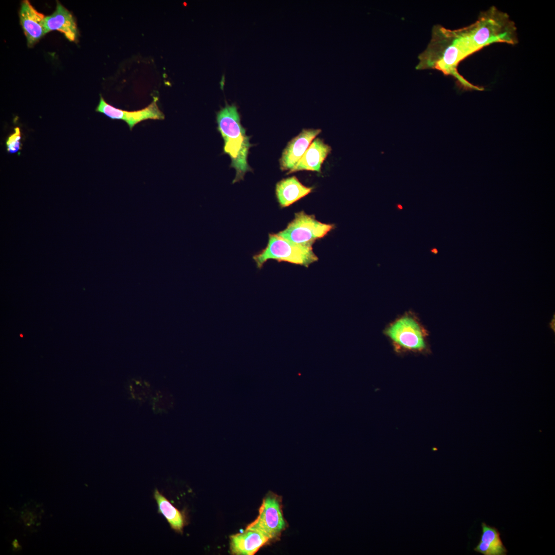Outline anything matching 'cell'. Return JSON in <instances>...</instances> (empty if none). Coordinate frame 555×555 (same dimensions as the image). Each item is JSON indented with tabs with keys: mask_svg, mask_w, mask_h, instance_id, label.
Segmentation results:
<instances>
[{
	"mask_svg": "<svg viewBox=\"0 0 555 555\" xmlns=\"http://www.w3.org/2000/svg\"><path fill=\"white\" fill-rule=\"evenodd\" d=\"M518 43L515 23L506 12L495 6L481 11L472 24L457 29L440 25L433 26L431 40L418 56L416 69H435L451 76L465 91H483L461 75L459 64L469 56L494 43L515 45Z\"/></svg>",
	"mask_w": 555,
	"mask_h": 555,
	"instance_id": "cell-1",
	"label": "cell"
},
{
	"mask_svg": "<svg viewBox=\"0 0 555 555\" xmlns=\"http://www.w3.org/2000/svg\"><path fill=\"white\" fill-rule=\"evenodd\" d=\"M217 130L223 138L224 153L231 159L230 166L235 170L232 183L243 180L246 173L252 171L248 163L250 148V136L240 123L237 108L234 104H227L216 114Z\"/></svg>",
	"mask_w": 555,
	"mask_h": 555,
	"instance_id": "cell-2",
	"label": "cell"
},
{
	"mask_svg": "<svg viewBox=\"0 0 555 555\" xmlns=\"http://www.w3.org/2000/svg\"><path fill=\"white\" fill-rule=\"evenodd\" d=\"M398 354H428V333L412 312H405L391 322L383 330Z\"/></svg>",
	"mask_w": 555,
	"mask_h": 555,
	"instance_id": "cell-3",
	"label": "cell"
},
{
	"mask_svg": "<svg viewBox=\"0 0 555 555\" xmlns=\"http://www.w3.org/2000/svg\"><path fill=\"white\" fill-rule=\"evenodd\" d=\"M253 258L258 268L269 260L286 262L308 267L318 261L312 248L293 243L278 234H269L267 246Z\"/></svg>",
	"mask_w": 555,
	"mask_h": 555,
	"instance_id": "cell-4",
	"label": "cell"
},
{
	"mask_svg": "<svg viewBox=\"0 0 555 555\" xmlns=\"http://www.w3.org/2000/svg\"><path fill=\"white\" fill-rule=\"evenodd\" d=\"M333 227L302 211L295 213L294 219L287 227L277 234L293 243L312 247L316 240L325 236Z\"/></svg>",
	"mask_w": 555,
	"mask_h": 555,
	"instance_id": "cell-5",
	"label": "cell"
},
{
	"mask_svg": "<svg viewBox=\"0 0 555 555\" xmlns=\"http://www.w3.org/2000/svg\"><path fill=\"white\" fill-rule=\"evenodd\" d=\"M286 526L281 498L269 493L263 501L257 518L247 528L259 530L271 540L279 536Z\"/></svg>",
	"mask_w": 555,
	"mask_h": 555,
	"instance_id": "cell-6",
	"label": "cell"
},
{
	"mask_svg": "<svg viewBox=\"0 0 555 555\" xmlns=\"http://www.w3.org/2000/svg\"><path fill=\"white\" fill-rule=\"evenodd\" d=\"M157 101L158 98L154 97L152 103L145 108L138 110L127 111L107 103L100 95V101L96 111L103 114L111 119L124 121L132 131L137 124L143 121L164 119V115L159 108Z\"/></svg>",
	"mask_w": 555,
	"mask_h": 555,
	"instance_id": "cell-7",
	"label": "cell"
},
{
	"mask_svg": "<svg viewBox=\"0 0 555 555\" xmlns=\"http://www.w3.org/2000/svg\"><path fill=\"white\" fill-rule=\"evenodd\" d=\"M321 129L304 128L292 138L283 150L279 159L280 168L287 174L300 160L313 140L321 132Z\"/></svg>",
	"mask_w": 555,
	"mask_h": 555,
	"instance_id": "cell-8",
	"label": "cell"
},
{
	"mask_svg": "<svg viewBox=\"0 0 555 555\" xmlns=\"http://www.w3.org/2000/svg\"><path fill=\"white\" fill-rule=\"evenodd\" d=\"M19 16L27 45L31 47L46 34L45 16L36 11L28 0L22 1Z\"/></svg>",
	"mask_w": 555,
	"mask_h": 555,
	"instance_id": "cell-9",
	"label": "cell"
},
{
	"mask_svg": "<svg viewBox=\"0 0 555 555\" xmlns=\"http://www.w3.org/2000/svg\"><path fill=\"white\" fill-rule=\"evenodd\" d=\"M270 540L256 529L247 528L241 533L230 536V549L232 554L253 555Z\"/></svg>",
	"mask_w": 555,
	"mask_h": 555,
	"instance_id": "cell-10",
	"label": "cell"
},
{
	"mask_svg": "<svg viewBox=\"0 0 555 555\" xmlns=\"http://www.w3.org/2000/svg\"><path fill=\"white\" fill-rule=\"evenodd\" d=\"M331 151V147L319 138H314L300 160L287 174L300 171L320 172L322 164Z\"/></svg>",
	"mask_w": 555,
	"mask_h": 555,
	"instance_id": "cell-11",
	"label": "cell"
},
{
	"mask_svg": "<svg viewBox=\"0 0 555 555\" xmlns=\"http://www.w3.org/2000/svg\"><path fill=\"white\" fill-rule=\"evenodd\" d=\"M44 28L45 33L58 31L71 42L76 40L78 35L77 24L72 15L58 1L54 12L45 17Z\"/></svg>",
	"mask_w": 555,
	"mask_h": 555,
	"instance_id": "cell-12",
	"label": "cell"
},
{
	"mask_svg": "<svg viewBox=\"0 0 555 555\" xmlns=\"http://www.w3.org/2000/svg\"><path fill=\"white\" fill-rule=\"evenodd\" d=\"M312 188L303 185L295 176L279 181L275 186V194L281 207H286L309 194Z\"/></svg>",
	"mask_w": 555,
	"mask_h": 555,
	"instance_id": "cell-13",
	"label": "cell"
},
{
	"mask_svg": "<svg viewBox=\"0 0 555 555\" xmlns=\"http://www.w3.org/2000/svg\"><path fill=\"white\" fill-rule=\"evenodd\" d=\"M482 532L480 539L474 550L484 555H506L507 550L505 547L497 529L485 523H482Z\"/></svg>",
	"mask_w": 555,
	"mask_h": 555,
	"instance_id": "cell-14",
	"label": "cell"
},
{
	"mask_svg": "<svg viewBox=\"0 0 555 555\" xmlns=\"http://www.w3.org/2000/svg\"><path fill=\"white\" fill-rule=\"evenodd\" d=\"M154 497L158 506V512L166 519L172 529L177 532H182L185 524L183 514L156 489Z\"/></svg>",
	"mask_w": 555,
	"mask_h": 555,
	"instance_id": "cell-15",
	"label": "cell"
},
{
	"mask_svg": "<svg viewBox=\"0 0 555 555\" xmlns=\"http://www.w3.org/2000/svg\"><path fill=\"white\" fill-rule=\"evenodd\" d=\"M21 133L18 127L14 128V132L10 135L6 140L7 151L11 154L17 152L21 149Z\"/></svg>",
	"mask_w": 555,
	"mask_h": 555,
	"instance_id": "cell-16",
	"label": "cell"
},
{
	"mask_svg": "<svg viewBox=\"0 0 555 555\" xmlns=\"http://www.w3.org/2000/svg\"><path fill=\"white\" fill-rule=\"evenodd\" d=\"M550 324H551V326L550 327L551 328L552 330L553 329V331H554V317H553V319H552V320H551V322L550 323Z\"/></svg>",
	"mask_w": 555,
	"mask_h": 555,
	"instance_id": "cell-17",
	"label": "cell"
},
{
	"mask_svg": "<svg viewBox=\"0 0 555 555\" xmlns=\"http://www.w3.org/2000/svg\"><path fill=\"white\" fill-rule=\"evenodd\" d=\"M13 546L14 548H17L18 547V543L16 540H15L13 542Z\"/></svg>",
	"mask_w": 555,
	"mask_h": 555,
	"instance_id": "cell-18",
	"label": "cell"
},
{
	"mask_svg": "<svg viewBox=\"0 0 555 555\" xmlns=\"http://www.w3.org/2000/svg\"><path fill=\"white\" fill-rule=\"evenodd\" d=\"M431 251L432 253H433L434 254H437L438 253V250L436 248H433V249H431Z\"/></svg>",
	"mask_w": 555,
	"mask_h": 555,
	"instance_id": "cell-19",
	"label": "cell"
},
{
	"mask_svg": "<svg viewBox=\"0 0 555 555\" xmlns=\"http://www.w3.org/2000/svg\"><path fill=\"white\" fill-rule=\"evenodd\" d=\"M397 207H398V209H400V210L402 209V206L401 205H398Z\"/></svg>",
	"mask_w": 555,
	"mask_h": 555,
	"instance_id": "cell-20",
	"label": "cell"
}]
</instances>
